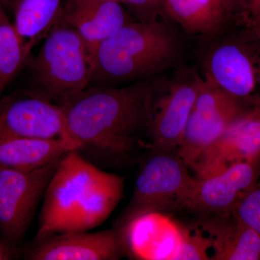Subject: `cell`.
Here are the masks:
<instances>
[{
    "label": "cell",
    "mask_w": 260,
    "mask_h": 260,
    "mask_svg": "<svg viewBox=\"0 0 260 260\" xmlns=\"http://www.w3.org/2000/svg\"><path fill=\"white\" fill-rule=\"evenodd\" d=\"M153 84L90 85L59 104L67 131L78 151L97 167L126 166L148 137Z\"/></svg>",
    "instance_id": "obj_1"
},
{
    "label": "cell",
    "mask_w": 260,
    "mask_h": 260,
    "mask_svg": "<svg viewBox=\"0 0 260 260\" xmlns=\"http://www.w3.org/2000/svg\"><path fill=\"white\" fill-rule=\"evenodd\" d=\"M124 179L88 161L78 150L67 153L46 189L35 239L102 225L124 198Z\"/></svg>",
    "instance_id": "obj_2"
},
{
    "label": "cell",
    "mask_w": 260,
    "mask_h": 260,
    "mask_svg": "<svg viewBox=\"0 0 260 260\" xmlns=\"http://www.w3.org/2000/svg\"><path fill=\"white\" fill-rule=\"evenodd\" d=\"M180 49L177 34L161 22H130L93 54L90 85L118 86L146 80L174 64Z\"/></svg>",
    "instance_id": "obj_3"
},
{
    "label": "cell",
    "mask_w": 260,
    "mask_h": 260,
    "mask_svg": "<svg viewBox=\"0 0 260 260\" xmlns=\"http://www.w3.org/2000/svg\"><path fill=\"white\" fill-rule=\"evenodd\" d=\"M35 56L27 62V90L54 104L90 86L93 57L78 32L58 23L44 38Z\"/></svg>",
    "instance_id": "obj_4"
},
{
    "label": "cell",
    "mask_w": 260,
    "mask_h": 260,
    "mask_svg": "<svg viewBox=\"0 0 260 260\" xmlns=\"http://www.w3.org/2000/svg\"><path fill=\"white\" fill-rule=\"evenodd\" d=\"M189 170L177 154L151 152L129 203L112 227L126 234L131 224L145 215L184 210L195 181Z\"/></svg>",
    "instance_id": "obj_5"
},
{
    "label": "cell",
    "mask_w": 260,
    "mask_h": 260,
    "mask_svg": "<svg viewBox=\"0 0 260 260\" xmlns=\"http://www.w3.org/2000/svg\"><path fill=\"white\" fill-rule=\"evenodd\" d=\"M246 28L212 46L203 61V78L251 107L260 105V39Z\"/></svg>",
    "instance_id": "obj_6"
},
{
    "label": "cell",
    "mask_w": 260,
    "mask_h": 260,
    "mask_svg": "<svg viewBox=\"0 0 260 260\" xmlns=\"http://www.w3.org/2000/svg\"><path fill=\"white\" fill-rule=\"evenodd\" d=\"M249 108L200 77L198 95L177 155L191 169L202 154Z\"/></svg>",
    "instance_id": "obj_7"
},
{
    "label": "cell",
    "mask_w": 260,
    "mask_h": 260,
    "mask_svg": "<svg viewBox=\"0 0 260 260\" xmlns=\"http://www.w3.org/2000/svg\"><path fill=\"white\" fill-rule=\"evenodd\" d=\"M59 160L29 172L0 167V234L10 246L23 239Z\"/></svg>",
    "instance_id": "obj_8"
},
{
    "label": "cell",
    "mask_w": 260,
    "mask_h": 260,
    "mask_svg": "<svg viewBox=\"0 0 260 260\" xmlns=\"http://www.w3.org/2000/svg\"><path fill=\"white\" fill-rule=\"evenodd\" d=\"M200 80L199 75L188 73L169 82L162 90L153 84V114L148 131L151 152L173 153L179 148Z\"/></svg>",
    "instance_id": "obj_9"
},
{
    "label": "cell",
    "mask_w": 260,
    "mask_h": 260,
    "mask_svg": "<svg viewBox=\"0 0 260 260\" xmlns=\"http://www.w3.org/2000/svg\"><path fill=\"white\" fill-rule=\"evenodd\" d=\"M0 135L64 140L77 147L67 131L60 107L27 89L0 97Z\"/></svg>",
    "instance_id": "obj_10"
},
{
    "label": "cell",
    "mask_w": 260,
    "mask_h": 260,
    "mask_svg": "<svg viewBox=\"0 0 260 260\" xmlns=\"http://www.w3.org/2000/svg\"><path fill=\"white\" fill-rule=\"evenodd\" d=\"M128 251L126 236L120 229L96 232H70L35 239L25 252L29 260H117Z\"/></svg>",
    "instance_id": "obj_11"
},
{
    "label": "cell",
    "mask_w": 260,
    "mask_h": 260,
    "mask_svg": "<svg viewBox=\"0 0 260 260\" xmlns=\"http://www.w3.org/2000/svg\"><path fill=\"white\" fill-rule=\"evenodd\" d=\"M260 157V105L246 109L198 158L191 170L202 178L234 164L256 162Z\"/></svg>",
    "instance_id": "obj_12"
},
{
    "label": "cell",
    "mask_w": 260,
    "mask_h": 260,
    "mask_svg": "<svg viewBox=\"0 0 260 260\" xmlns=\"http://www.w3.org/2000/svg\"><path fill=\"white\" fill-rule=\"evenodd\" d=\"M259 177L257 161L234 164L217 174L195 177L184 209L206 215L230 213Z\"/></svg>",
    "instance_id": "obj_13"
},
{
    "label": "cell",
    "mask_w": 260,
    "mask_h": 260,
    "mask_svg": "<svg viewBox=\"0 0 260 260\" xmlns=\"http://www.w3.org/2000/svg\"><path fill=\"white\" fill-rule=\"evenodd\" d=\"M134 20H136L132 18L119 2L68 0L64 3L58 23L74 28L93 57L94 52L102 42Z\"/></svg>",
    "instance_id": "obj_14"
},
{
    "label": "cell",
    "mask_w": 260,
    "mask_h": 260,
    "mask_svg": "<svg viewBox=\"0 0 260 260\" xmlns=\"http://www.w3.org/2000/svg\"><path fill=\"white\" fill-rule=\"evenodd\" d=\"M200 229L211 242L213 260H260V236L232 213L207 215Z\"/></svg>",
    "instance_id": "obj_15"
},
{
    "label": "cell",
    "mask_w": 260,
    "mask_h": 260,
    "mask_svg": "<svg viewBox=\"0 0 260 260\" xmlns=\"http://www.w3.org/2000/svg\"><path fill=\"white\" fill-rule=\"evenodd\" d=\"M161 8L188 34L210 37L220 32L236 10L232 0H164Z\"/></svg>",
    "instance_id": "obj_16"
},
{
    "label": "cell",
    "mask_w": 260,
    "mask_h": 260,
    "mask_svg": "<svg viewBox=\"0 0 260 260\" xmlns=\"http://www.w3.org/2000/svg\"><path fill=\"white\" fill-rule=\"evenodd\" d=\"M72 150L78 148L64 140L0 135V167L29 172L59 160Z\"/></svg>",
    "instance_id": "obj_17"
},
{
    "label": "cell",
    "mask_w": 260,
    "mask_h": 260,
    "mask_svg": "<svg viewBox=\"0 0 260 260\" xmlns=\"http://www.w3.org/2000/svg\"><path fill=\"white\" fill-rule=\"evenodd\" d=\"M64 0H14L11 10L15 28L32 48L57 24Z\"/></svg>",
    "instance_id": "obj_18"
},
{
    "label": "cell",
    "mask_w": 260,
    "mask_h": 260,
    "mask_svg": "<svg viewBox=\"0 0 260 260\" xmlns=\"http://www.w3.org/2000/svg\"><path fill=\"white\" fill-rule=\"evenodd\" d=\"M32 49L0 5V97L25 68Z\"/></svg>",
    "instance_id": "obj_19"
},
{
    "label": "cell",
    "mask_w": 260,
    "mask_h": 260,
    "mask_svg": "<svg viewBox=\"0 0 260 260\" xmlns=\"http://www.w3.org/2000/svg\"><path fill=\"white\" fill-rule=\"evenodd\" d=\"M179 241L171 259H210L208 253L211 250V242L201 229H190L179 225Z\"/></svg>",
    "instance_id": "obj_20"
},
{
    "label": "cell",
    "mask_w": 260,
    "mask_h": 260,
    "mask_svg": "<svg viewBox=\"0 0 260 260\" xmlns=\"http://www.w3.org/2000/svg\"><path fill=\"white\" fill-rule=\"evenodd\" d=\"M231 213L260 236V179L243 195Z\"/></svg>",
    "instance_id": "obj_21"
},
{
    "label": "cell",
    "mask_w": 260,
    "mask_h": 260,
    "mask_svg": "<svg viewBox=\"0 0 260 260\" xmlns=\"http://www.w3.org/2000/svg\"><path fill=\"white\" fill-rule=\"evenodd\" d=\"M122 4L137 21L151 23L158 20L160 9L154 0H122Z\"/></svg>",
    "instance_id": "obj_22"
},
{
    "label": "cell",
    "mask_w": 260,
    "mask_h": 260,
    "mask_svg": "<svg viewBox=\"0 0 260 260\" xmlns=\"http://www.w3.org/2000/svg\"><path fill=\"white\" fill-rule=\"evenodd\" d=\"M237 10L244 25L260 23V0H237Z\"/></svg>",
    "instance_id": "obj_23"
},
{
    "label": "cell",
    "mask_w": 260,
    "mask_h": 260,
    "mask_svg": "<svg viewBox=\"0 0 260 260\" xmlns=\"http://www.w3.org/2000/svg\"><path fill=\"white\" fill-rule=\"evenodd\" d=\"M14 251L13 246L4 241H0V260L10 259L13 258Z\"/></svg>",
    "instance_id": "obj_24"
},
{
    "label": "cell",
    "mask_w": 260,
    "mask_h": 260,
    "mask_svg": "<svg viewBox=\"0 0 260 260\" xmlns=\"http://www.w3.org/2000/svg\"><path fill=\"white\" fill-rule=\"evenodd\" d=\"M246 28L250 29L251 31L260 39V23H252L245 25Z\"/></svg>",
    "instance_id": "obj_25"
},
{
    "label": "cell",
    "mask_w": 260,
    "mask_h": 260,
    "mask_svg": "<svg viewBox=\"0 0 260 260\" xmlns=\"http://www.w3.org/2000/svg\"><path fill=\"white\" fill-rule=\"evenodd\" d=\"M14 0H0V5L5 8H10L11 9L12 4Z\"/></svg>",
    "instance_id": "obj_26"
},
{
    "label": "cell",
    "mask_w": 260,
    "mask_h": 260,
    "mask_svg": "<svg viewBox=\"0 0 260 260\" xmlns=\"http://www.w3.org/2000/svg\"><path fill=\"white\" fill-rule=\"evenodd\" d=\"M154 1H155V3H156V5H158L159 8H160V9L161 10L162 3L164 0H154Z\"/></svg>",
    "instance_id": "obj_27"
},
{
    "label": "cell",
    "mask_w": 260,
    "mask_h": 260,
    "mask_svg": "<svg viewBox=\"0 0 260 260\" xmlns=\"http://www.w3.org/2000/svg\"><path fill=\"white\" fill-rule=\"evenodd\" d=\"M92 1H114L122 3V0H92Z\"/></svg>",
    "instance_id": "obj_28"
},
{
    "label": "cell",
    "mask_w": 260,
    "mask_h": 260,
    "mask_svg": "<svg viewBox=\"0 0 260 260\" xmlns=\"http://www.w3.org/2000/svg\"><path fill=\"white\" fill-rule=\"evenodd\" d=\"M257 164H258V167H259V176H260V157L259 159L257 160ZM260 179V177H259Z\"/></svg>",
    "instance_id": "obj_29"
},
{
    "label": "cell",
    "mask_w": 260,
    "mask_h": 260,
    "mask_svg": "<svg viewBox=\"0 0 260 260\" xmlns=\"http://www.w3.org/2000/svg\"><path fill=\"white\" fill-rule=\"evenodd\" d=\"M233 3H234V5H235L236 10H237V0H232Z\"/></svg>",
    "instance_id": "obj_30"
}]
</instances>
